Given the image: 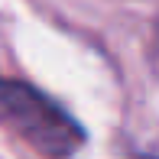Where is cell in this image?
Listing matches in <instances>:
<instances>
[{"mask_svg":"<svg viewBox=\"0 0 159 159\" xmlns=\"http://www.w3.org/2000/svg\"><path fill=\"white\" fill-rule=\"evenodd\" d=\"M0 120L49 159H68L84 143L81 124L26 81L0 78Z\"/></svg>","mask_w":159,"mask_h":159,"instance_id":"1","label":"cell"}]
</instances>
